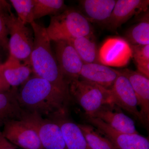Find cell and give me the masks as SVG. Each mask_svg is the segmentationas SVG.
<instances>
[{"mask_svg":"<svg viewBox=\"0 0 149 149\" xmlns=\"http://www.w3.org/2000/svg\"><path fill=\"white\" fill-rule=\"evenodd\" d=\"M17 96L25 111L50 119L65 116L71 98L47 80L37 76L23 84Z\"/></svg>","mask_w":149,"mask_h":149,"instance_id":"obj_1","label":"cell"},{"mask_svg":"<svg viewBox=\"0 0 149 149\" xmlns=\"http://www.w3.org/2000/svg\"><path fill=\"white\" fill-rule=\"evenodd\" d=\"M30 24L34 33V43L30 58L32 71L36 76L47 80L70 95L69 83L59 68L45 27L35 21Z\"/></svg>","mask_w":149,"mask_h":149,"instance_id":"obj_2","label":"cell"},{"mask_svg":"<svg viewBox=\"0 0 149 149\" xmlns=\"http://www.w3.org/2000/svg\"><path fill=\"white\" fill-rule=\"evenodd\" d=\"M0 17L10 36L9 51L10 56L19 60H26L30 64V58L33 49V30L26 27L14 14L11 6L6 1L0 0Z\"/></svg>","mask_w":149,"mask_h":149,"instance_id":"obj_3","label":"cell"},{"mask_svg":"<svg viewBox=\"0 0 149 149\" xmlns=\"http://www.w3.org/2000/svg\"><path fill=\"white\" fill-rule=\"evenodd\" d=\"M46 32L51 41L68 40L93 35V28L79 10L67 8L61 13L51 17Z\"/></svg>","mask_w":149,"mask_h":149,"instance_id":"obj_4","label":"cell"},{"mask_svg":"<svg viewBox=\"0 0 149 149\" xmlns=\"http://www.w3.org/2000/svg\"><path fill=\"white\" fill-rule=\"evenodd\" d=\"M69 92L70 97L82 107L87 115H92L106 104L113 103L109 89L85 80H71Z\"/></svg>","mask_w":149,"mask_h":149,"instance_id":"obj_5","label":"cell"},{"mask_svg":"<svg viewBox=\"0 0 149 149\" xmlns=\"http://www.w3.org/2000/svg\"><path fill=\"white\" fill-rule=\"evenodd\" d=\"M22 120L36 130L43 149H67L61 129L54 120L26 111Z\"/></svg>","mask_w":149,"mask_h":149,"instance_id":"obj_6","label":"cell"},{"mask_svg":"<svg viewBox=\"0 0 149 149\" xmlns=\"http://www.w3.org/2000/svg\"><path fill=\"white\" fill-rule=\"evenodd\" d=\"M85 119L104 134L116 149H149L148 139L139 134H128L116 130L99 118L85 115Z\"/></svg>","mask_w":149,"mask_h":149,"instance_id":"obj_7","label":"cell"},{"mask_svg":"<svg viewBox=\"0 0 149 149\" xmlns=\"http://www.w3.org/2000/svg\"><path fill=\"white\" fill-rule=\"evenodd\" d=\"M3 127V136L14 146L23 149H43L36 130L25 120H10Z\"/></svg>","mask_w":149,"mask_h":149,"instance_id":"obj_8","label":"cell"},{"mask_svg":"<svg viewBox=\"0 0 149 149\" xmlns=\"http://www.w3.org/2000/svg\"><path fill=\"white\" fill-rule=\"evenodd\" d=\"M54 42L55 56L64 77L69 84L71 80L79 79L84 63L75 49L66 40Z\"/></svg>","mask_w":149,"mask_h":149,"instance_id":"obj_9","label":"cell"},{"mask_svg":"<svg viewBox=\"0 0 149 149\" xmlns=\"http://www.w3.org/2000/svg\"><path fill=\"white\" fill-rule=\"evenodd\" d=\"M99 55L102 64L108 66H124L132 58V49L125 39L109 38L100 49Z\"/></svg>","mask_w":149,"mask_h":149,"instance_id":"obj_10","label":"cell"},{"mask_svg":"<svg viewBox=\"0 0 149 149\" xmlns=\"http://www.w3.org/2000/svg\"><path fill=\"white\" fill-rule=\"evenodd\" d=\"M113 102L136 118L141 120L136 94L127 77L120 72L115 82L109 89Z\"/></svg>","mask_w":149,"mask_h":149,"instance_id":"obj_11","label":"cell"},{"mask_svg":"<svg viewBox=\"0 0 149 149\" xmlns=\"http://www.w3.org/2000/svg\"><path fill=\"white\" fill-rule=\"evenodd\" d=\"M149 6V0H118L106 25L116 30L134 15L147 12Z\"/></svg>","mask_w":149,"mask_h":149,"instance_id":"obj_12","label":"cell"},{"mask_svg":"<svg viewBox=\"0 0 149 149\" xmlns=\"http://www.w3.org/2000/svg\"><path fill=\"white\" fill-rule=\"evenodd\" d=\"M89 116L99 118L120 132L128 134H139L134 121L124 114L121 109L113 103L104 105Z\"/></svg>","mask_w":149,"mask_h":149,"instance_id":"obj_13","label":"cell"},{"mask_svg":"<svg viewBox=\"0 0 149 149\" xmlns=\"http://www.w3.org/2000/svg\"><path fill=\"white\" fill-rule=\"evenodd\" d=\"M120 72L127 77L133 88L140 107L141 122L148 125L149 120V79L144 74L130 69Z\"/></svg>","mask_w":149,"mask_h":149,"instance_id":"obj_14","label":"cell"},{"mask_svg":"<svg viewBox=\"0 0 149 149\" xmlns=\"http://www.w3.org/2000/svg\"><path fill=\"white\" fill-rule=\"evenodd\" d=\"M120 71L98 63L83 64L80 77L82 80L95 83L110 89L120 75Z\"/></svg>","mask_w":149,"mask_h":149,"instance_id":"obj_15","label":"cell"},{"mask_svg":"<svg viewBox=\"0 0 149 149\" xmlns=\"http://www.w3.org/2000/svg\"><path fill=\"white\" fill-rule=\"evenodd\" d=\"M116 0H82L80 11L90 22L106 24L110 17Z\"/></svg>","mask_w":149,"mask_h":149,"instance_id":"obj_16","label":"cell"},{"mask_svg":"<svg viewBox=\"0 0 149 149\" xmlns=\"http://www.w3.org/2000/svg\"><path fill=\"white\" fill-rule=\"evenodd\" d=\"M17 95V88L0 93V130L6 123L22 120L24 116L25 111L19 104Z\"/></svg>","mask_w":149,"mask_h":149,"instance_id":"obj_17","label":"cell"},{"mask_svg":"<svg viewBox=\"0 0 149 149\" xmlns=\"http://www.w3.org/2000/svg\"><path fill=\"white\" fill-rule=\"evenodd\" d=\"M52 120L60 127L67 149H91L77 124L66 119L65 116Z\"/></svg>","mask_w":149,"mask_h":149,"instance_id":"obj_18","label":"cell"},{"mask_svg":"<svg viewBox=\"0 0 149 149\" xmlns=\"http://www.w3.org/2000/svg\"><path fill=\"white\" fill-rule=\"evenodd\" d=\"M5 79L12 88H17L29 79L32 69L27 65H21L19 60L10 55L7 61L1 64Z\"/></svg>","mask_w":149,"mask_h":149,"instance_id":"obj_19","label":"cell"},{"mask_svg":"<svg viewBox=\"0 0 149 149\" xmlns=\"http://www.w3.org/2000/svg\"><path fill=\"white\" fill-rule=\"evenodd\" d=\"M93 36L78 37L68 41L75 49L84 64H102L95 42L92 38Z\"/></svg>","mask_w":149,"mask_h":149,"instance_id":"obj_20","label":"cell"},{"mask_svg":"<svg viewBox=\"0 0 149 149\" xmlns=\"http://www.w3.org/2000/svg\"><path fill=\"white\" fill-rule=\"evenodd\" d=\"M138 23L130 28L126 34L127 42L133 45H149V11L144 13Z\"/></svg>","mask_w":149,"mask_h":149,"instance_id":"obj_21","label":"cell"},{"mask_svg":"<svg viewBox=\"0 0 149 149\" xmlns=\"http://www.w3.org/2000/svg\"><path fill=\"white\" fill-rule=\"evenodd\" d=\"M34 20L47 15H58L67 8L63 0H33Z\"/></svg>","mask_w":149,"mask_h":149,"instance_id":"obj_22","label":"cell"},{"mask_svg":"<svg viewBox=\"0 0 149 149\" xmlns=\"http://www.w3.org/2000/svg\"><path fill=\"white\" fill-rule=\"evenodd\" d=\"M78 125L91 149H116L109 139L103 137L93 126L86 124Z\"/></svg>","mask_w":149,"mask_h":149,"instance_id":"obj_23","label":"cell"},{"mask_svg":"<svg viewBox=\"0 0 149 149\" xmlns=\"http://www.w3.org/2000/svg\"><path fill=\"white\" fill-rule=\"evenodd\" d=\"M138 72L149 78V45H130Z\"/></svg>","mask_w":149,"mask_h":149,"instance_id":"obj_24","label":"cell"},{"mask_svg":"<svg viewBox=\"0 0 149 149\" xmlns=\"http://www.w3.org/2000/svg\"><path fill=\"white\" fill-rule=\"evenodd\" d=\"M10 2L16 11L17 17L24 24L35 21L33 16V0H10Z\"/></svg>","mask_w":149,"mask_h":149,"instance_id":"obj_25","label":"cell"},{"mask_svg":"<svg viewBox=\"0 0 149 149\" xmlns=\"http://www.w3.org/2000/svg\"><path fill=\"white\" fill-rule=\"evenodd\" d=\"M8 35L5 24L0 17V49L5 52L9 51Z\"/></svg>","mask_w":149,"mask_h":149,"instance_id":"obj_26","label":"cell"},{"mask_svg":"<svg viewBox=\"0 0 149 149\" xmlns=\"http://www.w3.org/2000/svg\"><path fill=\"white\" fill-rule=\"evenodd\" d=\"M0 149H16L15 146L3 136L1 130H0Z\"/></svg>","mask_w":149,"mask_h":149,"instance_id":"obj_27","label":"cell"},{"mask_svg":"<svg viewBox=\"0 0 149 149\" xmlns=\"http://www.w3.org/2000/svg\"><path fill=\"white\" fill-rule=\"evenodd\" d=\"M0 65V93L9 90L11 87L6 81L1 69Z\"/></svg>","mask_w":149,"mask_h":149,"instance_id":"obj_28","label":"cell"},{"mask_svg":"<svg viewBox=\"0 0 149 149\" xmlns=\"http://www.w3.org/2000/svg\"><path fill=\"white\" fill-rule=\"evenodd\" d=\"M1 64H2V63H1V58H0V65H1Z\"/></svg>","mask_w":149,"mask_h":149,"instance_id":"obj_29","label":"cell"}]
</instances>
